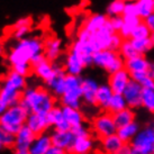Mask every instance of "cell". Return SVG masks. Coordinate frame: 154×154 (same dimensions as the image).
I'll use <instances>...</instances> for the list:
<instances>
[{"mask_svg": "<svg viewBox=\"0 0 154 154\" xmlns=\"http://www.w3.org/2000/svg\"><path fill=\"white\" fill-rule=\"evenodd\" d=\"M44 52V44L37 37H25L23 39L16 41L11 51L8 55V61L10 64L26 63L37 54Z\"/></svg>", "mask_w": 154, "mask_h": 154, "instance_id": "obj_1", "label": "cell"}, {"mask_svg": "<svg viewBox=\"0 0 154 154\" xmlns=\"http://www.w3.org/2000/svg\"><path fill=\"white\" fill-rule=\"evenodd\" d=\"M23 97L29 101L33 112L47 114L55 105L54 97L44 88L26 87L23 90Z\"/></svg>", "mask_w": 154, "mask_h": 154, "instance_id": "obj_2", "label": "cell"}, {"mask_svg": "<svg viewBox=\"0 0 154 154\" xmlns=\"http://www.w3.org/2000/svg\"><path fill=\"white\" fill-rule=\"evenodd\" d=\"M82 81L81 75L68 74L65 75V92L60 97L61 105L73 108H81L82 101Z\"/></svg>", "mask_w": 154, "mask_h": 154, "instance_id": "obj_3", "label": "cell"}, {"mask_svg": "<svg viewBox=\"0 0 154 154\" xmlns=\"http://www.w3.org/2000/svg\"><path fill=\"white\" fill-rule=\"evenodd\" d=\"M94 65L103 69L108 74H111L120 69L125 68V60L122 57L119 52L106 48V50L94 52Z\"/></svg>", "mask_w": 154, "mask_h": 154, "instance_id": "obj_4", "label": "cell"}, {"mask_svg": "<svg viewBox=\"0 0 154 154\" xmlns=\"http://www.w3.org/2000/svg\"><path fill=\"white\" fill-rule=\"evenodd\" d=\"M131 145L132 154H154V120L137 132Z\"/></svg>", "mask_w": 154, "mask_h": 154, "instance_id": "obj_5", "label": "cell"}, {"mask_svg": "<svg viewBox=\"0 0 154 154\" xmlns=\"http://www.w3.org/2000/svg\"><path fill=\"white\" fill-rule=\"evenodd\" d=\"M92 129L96 135L100 138L117 133V126L115 124L112 114L105 110V112L96 116L92 120Z\"/></svg>", "mask_w": 154, "mask_h": 154, "instance_id": "obj_6", "label": "cell"}, {"mask_svg": "<svg viewBox=\"0 0 154 154\" xmlns=\"http://www.w3.org/2000/svg\"><path fill=\"white\" fill-rule=\"evenodd\" d=\"M37 136L32 129L24 124L19 132L16 134V143L14 146L15 153L17 154H29V147Z\"/></svg>", "mask_w": 154, "mask_h": 154, "instance_id": "obj_7", "label": "cell"}, {"mask_svg": "<svg viewBox=\"0 0 154 154\" xmlns=\"http://www.w3.org/2000/svg\"><path fill=\"white\" fill-rule=\"evenodd\" d=\"M114 33H116V32L111 27L109 20H107L106 25L103 26V27H101L97 32L92 33L91 37H90V42L92 44L94 51L97 52V51H100V50H106V48H108L111 35L114 34Z\"/></svg>", "mask_w": 154, "mask_h": 154, "instance_id": "obj_8", "label": "cell"}, {"mask_svg": "<svg viewBox=\"0 0 154 154\" xmlns=\"http://www.w3.org/2000/svg\"><path fill=\"white\" fill-rule=\"evenodd\" d=\"M28 114L20 105L9 106L7 110L0 116V124L8 125H20L23 126L26 124Z\"/></svg>", "mask_w": 154, "mask_h": 154, "instance_id": "obj_9", "label": "cell"}, {"mask_svg": "<svg viewBox=\"0 0 154 154\" xmlns=\"http://www.w3.org/2000/svg\"><path fill=\"white\" fill-rule=\"evenodd\" d=\"M142 94H143V87L140 82L135 81V80H131L128 82L127 87L125 88L124 94L127 106L133 109H137V108L142 107Z\"/></svg>", "mask_w": 154, "mask_h": 154, "instance_id": "obj_10", "label": "cell"}, {"mask_svg": "<svg viewBox=\"0 0 154 154\" xmlns=\"http://www.w3.org/2000/svg\"><path fill=\"white\" fill-rule=\"evenodd\" d=\"M70 50L80 56V59L82 60L86 68L94 65V54L96 51H94L90 39L89 41H80V39L74 41Z\"/></svg>", "mask_w": 154, "mask_h": 154, "instance_id": "obj_11", "label": "cell"}, {"mask_svg": "<svg viewBox=\"0 0 154 154\" xmlns=\"http://www.w3.org/2000/svg\"><path fill=\"white\" fill-rule=\"evenodd\" d=\"M131 80H132L131 72L126 68H123L118 71H116V72L109 74L108 83L111 87L114 94H123L125 88L127 87Z\"/></svg>", "mask_w": 154, "mask_h": 154, "instance_id": "obj_12", "label": "cell"}, {"mask_svg": "<svg viewBox=\"0 0 154 154\" xmlns=\"http://www.w3.org/2000/svg\"><path fill=\"white\" fill-rule=\"evenodd\" d=\"M75 137L77 136L73 134L71 129L70 131H56V129H54V132L51 134L52 144L65 150L66 153H71Z\"/></svg>", "mask_w": 154, "mask_h": 154, "instance_id": "obj_13", "label": "cell"}, {"mask_svg": "<svg viewBox=\"0 0 154 154\" xmlns=\"http://www.w3.org/2000/svg\"><path fill=\"white\" fill-rule=\"evenodd\" d=\"M99 85L97 80L92 78H83L82 81V100L89 106H97L96 96L98 91Z\"/></svg>", "mask_w": 154, "mask_h": 154, "instance_id": "obj_14", "label": "cell"}, {"mask_svg": "<svg viewBox=\"0 0 154 154\" xmlns=\"http://www.w3.org/2000/svg\"><path fill=\"white\" fill-rule=\"evenodd\" d=\"M22 97L23 91L16 89L15 87L5 80L0 88V99L1 100H4L8 106H15V105H19Z\"/></svg>", "mask_w": 154, "mask_h": 154, "instance_id": "obj_15", "label": "cell"}, {"mask_svg": "<svg viewBox=\"0 0 154 154\" xmlns=\"http://www.w3.org/2000/svg\"><path fill=\"white\" fill-rule=\"evenodd\" d=\"M26 125L29 127L36 135H39L46 131L50 125L47 123L46 114H38V112H32L28 115Z\"/></svg>", "mask_w": 154, "mask_h": 154, "instance_id": "obj_16", "label": "cell"}, {"mask_svg": "<svg viewBox=\"0 0 154 154\" xmlns=\"http://www.w3.org/2000/svg\"><path fill=\"white\" fill-rule=\"evenodd\" d=\"M86 68L82 60L80 59V56L78 55L77 53H74L73 51H69L66 54L64 62V69L65 72L68 74H75V75H81V73L83 72V69Z\"/></svg>", "mask_w": 154, "mask_h": 154, "instance_id": "obj_17", "label": "cell"}, {"mask_svg": "<svg viewBox=\"0 0 154 154\" xmlns=\"http://www.w3.org/2000/svg\"><path fill=\"white\" fill-rule=\"evenodd\" d=\"M62 53V41L56 37L47 38L44 43V54L51 62H55Z\"/></svg>", "mask_w": 154, "mask_h": 154, "instance_id": "obj_18", "label": "cell"}, {"mask_svg": "<svg viewBox=\"0 0 154 154\" xmlns=\"http://www.w3.org/2000/svg\"><path fill=\"white\" fill-rule=\"evenodd\" d=\"M100 140H101V149L107 154H119L120 149L124 144V142L120 140L117 133L103 137Z\"/></svg>", "mask_w": 154, "mask_h": 154, "instance_id": "obj_19", "label": "cell"}, {"mask_svg": "<svg viewBox=\"0 0 154 154\" xmlns=\"http://www.w3.org/2000/svg\"><path fill=\"white\" fill-rule=\"evenodd\" d=\"M52 145L51 135L42 133L35 137L34 142L29 147V154H46L47 150Z\"/></svg>", "mask_w": 154, "mask_h": 154, "instance_id": "obj_20", "label": "cell"}, {"mask_svg": "<svg viewBox=\"0 0 154 154\" xmlns=\"http://www.w3.org/2000/svg\"><path fill=\"white\" fill-rule=\"evenodd\" d=\"M65 75L66 72L56 73L52 79L45 82L47 89L55 97H61L65 92Z\"/></svg>", "mask_w": 154, "mask_h": 154, "instance_id": "obj_21", "label": "cell"}, {"mask_svg": "<svg viewBox=\"0 0 154 154\" xmlns=\"http://www.w3.org/2000/svg\"><path fill=\"white\" fill-rule=\"evenodd\" d=\"M114 94V91L109 86V83H103L100 85L97 91V96H96V103L97 106L100 107L103 110H107V107L109 105L111 97Z\"/></svg>", "mask_w": 154, "mask_h": 154, "instance_id": "obj_22", "label": "cell"}, {"mask_svg": "<svg viewBox=\"0 0 154 154\" xmlns=\"http://www.w3.org/2000/svg\"><path fill=\"white\" fill-rule=\"evenodd\" d=\"M149 65H150V61L143 54H138L132 59L125 60V68L131 73L138 72V71H146Z\"/></svg>", "mask_w": 154, "mask_h": 154, "instance_id": "obj_23", "label": "cell"}, {"mask_svg": "<svg viewBox=\"0 0 154 154\" xmlns=\"http://www.w3.org/2000/svg\"><path fill=\"white\" fill-rule=\"evenodd\" d=\"M140 129H141L140 124L136 120H133L129 124L117 128V135L120 137V140L124 143H131Z\"/></svg>", "mask_w": 154, "mask_h": 154, "instance_id": "obj_24", "label": "cell"}, {"mask_svg": "<svg viewBox=\"0 0 154 154\" xmlns=\"http://www.w3.org/2000/svg\"><path fill=\"white\" fill-rule=\"evenodd\" d=\"M92 150H94V141H92L91 136H80L75 137L71 153L87 154L92 152Z\"/></svg>", "mask_w": 154, "mask_h": 154, "instance_id": "obj_25", "label": "cell"}, {"mask_svg": "<svg viewBox=\"0 0 154 154\" xmlns=\"http://www.w3.org/2000/svg\"><path fill=\"white\" fill-rule=\"evenodd\" d=\"M108 20V16L105 14H94L87 18V20L83 24V27L90 33H94L101 27L106 25Z\"/></svg>", "mask_w": 154, "mask_h": 154, "instance_id": "obj_26", "label": "cell"}, {"mask_svg": "<svg viewBox=\"0 0 154 154\" xmlns=\"http://www.w3.org/2000/svg\"><path fill=\"white\" fill-rule=\"evenodd\" d=\"M124 16V25L119 30V34L123 36V38H131L132 32L140 23L143 20L138 15H123Z\"/></svg>", "mask_w": 154, "mask_h": 154, "instance_id": "obj_27", "label": "cell"}, {"mask_svg": "<svg viewBox=\"0 0 154 154\" xmlns=\"http://www.w3.org/2000/svg\"><path fill=\"white\" fill-rule=\"evenodd\" d=\"M33 71L44 82L48 81L50 79H52L56 74L55 70L53 68V63H52L51 61L47 60V59L44 60L42 63H39L38 65H36L35 68H33Z\"/></svg>", "mask_w": 154, "mask_h": 154, "instance_id": "obj_28", "label": "cell"}, {"mask_svg": "<svg viewBox=\"0 0 154 154\" xmlns=\"http://www.w3.org/2000/svg\"><path fill=\"white\" fill-rule=\"evenodd\" d=\"M61 107H62V111H63L64 118L70 123L71 126L83 124V122H85V116H83V114L81 112L80 109L70 107V106H64V105H62Z\"/></svg>", "mask_w": 154, "mask_h": 154, "instance_id": "obj_29", "label": "cell"}, {"mask_svg": "<svg viewBox=\"0 0 154 154\" xmlns=\"http://www.w3.org/2000/svg\"><path fill=\"white\" fill-rule=\"evenodd\" d=\"M114 116V120H115V124L117 126V128L119 127H123L125 125L129 124L131 122L135 120V117H136V114L133 108H125L123 110L117 111L115 114H112Z\"/></svg>", "mask_w": 154, "mask_h": 154, "instance_id": "obj_30", "label": "cell"}, {"mask_svg": "<svg viewBox=\"0 0 154 154\" xmlns=\"http://www.w3.org/2000/svg\"><path fill=\"white\" fill-rule=\"evenodd\" d=\"M127 103H126V99H125L124 94H114L111 97L109 105L107 107V111H109L110 114H115L117 111H120L127 108Z\"/></svg>", "mask_w": 154, "mask_h": 154, "instance_id": "obj_31", "label": "cell"}, {"mask_svg": "<svg viewBox=\"0 0 154 154\" xmlns=\"http://www.w3.org/2000/svg\"><path fill=\"white\" fill-rule=\"evenodd\" d=\"M131 42H132L133 46L135 47L140 54H143L145 55L149 52H151L154 48L153 43L151 41L150 37H143V38H131Z\"/></svg>", "mask_w": 154, "mask_h": 154, "instance_id": "obj_32", "label": "cell"}, {"mask_svg": "<svg viewBox=\"0 0 154 154\" xmlns=\"http://www.w3.org/2000/svg\"><path fill=\"white\" fill-rule=\"evenodd\" d=\"M6 81L9 82L11 86H14L16 89L20 90V91H23L26 88V77L19 74L14 70H11L8 73V75L6 78Z\"/></svg>", "mask_w": 154, "mask_h": 154, "instance_id": "obj_33", "label": "cell"}, {"mask_svg": "<svg viewBox=\"0 0 154 154\" xmlns=\"http://www.w3.org/2000/svg\"><path fill=\"white\" fill-rule=\"evenodd\" d=\"M125 5L126 1L125 0H111L108 4L107 8H106V15L108 17L111 16H117V15H123L124 14Z\"/></svg>", "mask_w": 154, "mask_h": 154, "instance_id": "obj_34", "label": "cell"}, {"mask_svg": "<svg viewBox=\"0 0 154 154\" xmlns=\"http://www.w3.org/2000/svg\"><path fill=\"white\" fill-rule=\"evenodd\" d=\"M119 54L122 55V57L124 60H128V59H132L134 56L138 55L140 53L135 50V47L133 46L132 42H131V38H126L123 41V44L119 48Z\"/></svg>", "mask_w": 154, "mask_h": 154, "instance_id": "obj_35", "label": "cell"}, {"mask_svg": "<svg viewBox=\"0 0 154 154\" xmlns=\"http://www.w3.org/2000/svg\"><path fill=\"white\" fill-rule=\"evenodd\" d=\"M142 107L154 114V89L143 88L142 94Z\"/></svg>", "mask_w": 154, "mask_h": 154, "instance_id": "obj_36", "label": "cell"}, {"mask_svg": "<svg viewBox=\"0 0 154 154\" xmlns=\"http://www.w3.org/2000/svg\"><path fill=\"white\" fill-rule=\"evenodd\" d=\"M138 16L144 19L153 11V0H137L136 2Z\"/></svg>", "mask_w": 154, "mask_h": 154, "instance_id": "obj_37", "label": "cell"}, {"mask_svg": "<svg viewBox=\"0 0 154 154\" xmlns=\"http://www.w3.org/2000/svg\"><path fill=\"white\" fill-rule=\"evenodd\" d=\"M151 30L147 27L144 20H142L138 25L134 28V30L132 32L131 38H143V37H150Z\"/></svg>", "mask_w": 154, "mask_h": 154, "instance_id": "obj_38", "label": "cell"}, {"mask_svg": "<svg viewBox=\"0 0 154 154\" xmlns=\"http://www.w3.org/2000/svg\"><path fill=\"white\" fill-rule=\"evenodd\" d=\"M123 41H124V38H123V36H122L119 33H114V34L111 35V38H110V42H109L108 48L111 50V51L118 52L120 46H122V44H123Z\"/></svg>", "mask_w": 154, "mask_h": 154, "instance_id": "obj_39", "label": "cell"}, {"mask_svg": "<svg viewBox=\"0 0 154 154\" xmlns=\"http://www.w3.org/2000/svg\"><path fill=\"white\" fill-rule=\"evenodd\" d=\"M13 70L18 72L19 74H22L24 77H27L29 75L32 70H33V66L30 65L29 62H26V63H18V64H14L13 65Z\"/></svg>", "mask_w": 154, "mask_h": 154, "instance_id": "obj_40", "label": "cell"}, {"mask_svg": "<svg viewBox=\"0 0 154 154\" xmlns=\"http://www.w3.org/2000/svg\"><path fill=\"white\" fill-rule=\"evenodd\" d=\"M108 20L110 23L111 27L114 28L116 33H119L122 27L124 25V16L123 15H117V16H111L108 18Z\"/></svg>", "mask_w": 154, "mask_h": 154, "instance_id": "obj_41", "label": "cell"}, {"mask_svg": "<svg viewBox=\"0 0 154 154\" xmlns=\"http://www.w3.org/2000/svg\"><path fill=\"white\" fill-rule=\"evenodd\" d=\"M71 131H72V133L77 137L90 136L89 128H88V127H87L85 124H80V125H75V126H72V127H71Z\"/></svg>", "mask_w": 154, "mask_h": 154, "instance_id": "obj_42", "label": "cell"}, {"mask_svg": "<svg viewBox=\"0 0 154 154\" xmlns=\"http://www.w3.org/2000/svg\"><path fill=\"white\" fill-rule=\"evenodd\" d=\"M30 30V26H23V27H18V28H15L14 29V38L16 41H19V39L25 38L27 34L29 33Z\"/></svg>", "mask_w": 154, "mask_h": 154, "instance_id": "obj_43", "label": "cell"}, {"mask_svg": "<svg viewBox=\"0 0 154 154\" xmlns=\"http://www.w3.org/2000/svg\"><path fill=\"white\" fill-rule=\"evenodd\" d=\"M2 143H4L5 147H8V149H11V147H13L14 149L15 143H16V135L5 132L4 137H2Z\"/></svg>", "mask_w": 154, "mask_h": 154, "instance_id": "obj_44", "label": "cell"}, {"mask_svg": "<svg viewBox=\"0 0 154 154\" xmlns=\"http://www.w3.org/2000/svg\"><path fill=\"white\" fill-rule=\"evenodd\" d=\"M0 127L4 129L5 132L14 134V135H16L19 132V129L22 128L20 125H8V124H0Z\"/></svg>", "mask_w": 154, "mask_h": 154, "instance_id": "obj_45", "label": "cell"}, {"mask_svg": "<svg viewBox=\"0 0 154 154\" xmlns=\"http://www.w3.org/2000/svg\"><path fill=\"white\" fill-rule=\"evenodd\" d=\"M44 60H46V56H45V54H44V52H42V53H37V54H35V55L30 59L29 63L33 68H35L36 65H38L39 63H42Z\"/></svg>", "mask_w": 154, "mask_h": 154, "instance_id": "obj_46", "label": "cell"}, {"mask_svg": "<svg viewBox=\"0 0 154 154\" xmlns=\"http://www.w3.org/2000/svg\"><path fill=\"white\" fill-rule=\"evenodd\" d=\"M123 15H138L136 4L135 2H126Z\"/></svg>", "mask_w": 154, "mask_h": 154, "instance_id": "obj_47", "label": "cell"}, {"mask_svg": "<svg viewBox=\"0 0 154 154\" xmlns=\"http://www.w3.org/2000/svg\"><path fill=\"white\" fill-rule=\"evenodd\" d=\"M30 25H32V18L30 17H22L15 22V24H14V29H15V28H18V27L30 26Z\"/></svg>", "mask_w": 154, "mask_h": 154, "instance_id": "obj_48", "label": "cell"}, {"mask_svg": "<svg viewBox=\"0 0 154 154\" xmlns=\"http://www.w3.org/2000/svg\"><path fill=\"white\" fill-rule=\"evenodd\" d=\"M142 85L143 88H150V89H154V79L150 78L149 75H146L141 82H140Z\"/></svg>", "mask_w": 154, "mask_h": 154, "instance_id": "obj_49", "label": "cell"}, {"mask_svg": "<svg viewBox=\"0 0 154 154\" xmlns=\"http://www.w3.org/2000/svg\"><path fill=\"white\" fill-rule=\"evenodd\" d=\"M147 75V72L146 71H138V72H132L131 73V77H132L133 80H135L137 82H141L144 78Z\"/></svg>", "mask_w": 154, "mask_h": 154, "instance_id": "obj_50", "label": "cell"}, {"mask_svg": "<svg viewBox=\"0 0 154 154\" xmlns=\"http://www.w3.org/2000/svg\"><path fill=\"white\" fill-rule=\"evenodd\" d=\"M143 20H144V23L147 25V27L150 28L151 32H154V11H152V13H151L147 17L144 18Z\"/></svg>", "mask_w": 154, "mask_h": 154, "instance_id": "obj_51", "label": "cell"}, {"mask_svg": "<svg viewBox=\"0 0 154 154\" xmlns=\"http://www.w3.org/2000/svg\"><path fill=\"white\" fill-rule=\"evenodd\" d=\"M65 153H66V151L59 147V146L54 145V144H52L46 152V154H65Z\"/></svg>", "mask_w": 154, "mask_h": 154, "instance_id": "obj_52", "label": "cell"}, {"mask_svg": "<svg viewBox=\"0 0 154 154\" xmlns=\"http://www.w3.org/2000/svg\"><path fill=\"white\" fill-rule=\"evenodd\" d=\"M19 105H20V106H22V107L24 108V109H25L26 111H27V114H28V115L33 112V110H32V106H30L29 101H28V100H27L26 98L22 97L20 101H19Z\"/></svg>", "mask_w": 154, "mask_h": 154, "instance_id": "obj_53", "label": "cell"}, {"mask_svg": "<svg viewBox=\"0 0 154 154\" xmlns=\"http://www.w3.org/2000/svg\"><path fill=\"white\" fill-rule=\"evenodd\" d=\"M119 154H132V145H131V143H124L119 151Z\"/></svg>", "mask_w": 154, "mask_h": 154, "instance_id": "obj_54", "label": "cell"}, {"mask_svg": "<svg viewBox=\"0 0 154 154\" xmlns=\"http://www.w3.org/2000/svg\"><path fill=\"white\" fill-rule=\"evenodd\" d=\"M146 72H147L149 77L154 79V62H150V65H149V68L146 70Z\"/></svg>", "mask_w": 154, "mask_h": 154, "instance_id": "obj_55", "label": "cell"}, {"mask_svg": "<svg viewBox=\"0 0 154 154\" xmlns=\"http://www.w3.org/2000/svg\"><path fill=\"white\" fill-rule=\"evenodd\" d=\"M8 107H9L8 105L5 103L4 100H1V99H0V116L2 115L5 111L7 110V108H8Z\"/></svg>", "mask_w": 154, "mask_h": 154, "instance_id": "obj_56", "label": "cell"}, {"mask_svg": "<svg viewBox=\"0 0 154 154\" xmlns=\"http://www.w3.org/2000/svg\"><path fill=\"white\" fill-rule=\"evenodd\" d=\"M4 133L5 131L1 127H0V151L4 149L5 146H4V143H2V137H4Z\"/></svg>", "mask_w": 154, "mask_h": 154, "instance_id": "obj_57", "label": "cell"}, {"mask_svg": "<svg viewBox=\"0 0 154 154\" xmlns=\"http://www.w3.org/2000/svg\"><path fill=\"white\" fill-rule=\"evenodd\" d=\"M150 38H151V41H152V43H153V46H154V32H151Z\"/></svg>", "mask_w": 154, "mask_h": 154, "instance_id": "obj_58", "label": "cell"}, {"mask_svg": "<svg viewBox=\"0 0 154 154\" xmlns=\"http://www.w3.org/2000/svg\"><path fill=\"white\" fill-rule=\"evenodd\" d=\"M4 54V46H2V44L0 43V56Z\"/></svg>", "mask_w": 154, "mask_h": 154, "instance_id": "obj_59", "label": "cell"}, {"mask_svg": "<svg viewBox=\"0 0 154 154\" xmlns=\"http://www.w3.org/2000/svg\"><path fill=\"white\" fill-rule=\"evenodd\" d=\"M126 2H136L137 0H125Z\"/></svg>", "mask_w": 154, "mask_h": 154, "instance_id": "obj_60", "label": "cell"}, {"mask_svg": "<svg viewBox=\"0 0 154 154\" xmlns=\"http://www.w3.org/2000/svg\"><path fill=\"white\" fill-rule=\"evenodd\" d=\"M153 11H154V0H153Z\"/></svg>", "mask_w": 154, "mask_h": 154, "instance_id": "obj_61", "label": "cell"}]
</instances>
